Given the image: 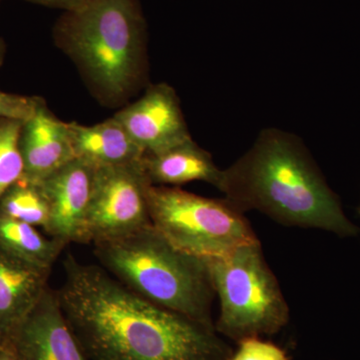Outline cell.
Listing matches in <instances>:
<instances>
[{"label":"cell","mask_w":360,"mask_h":360,"mask_svg":"<svg viewBox=\"0 0 360 360\" xmlns=\"http://www.w3.org/2000/svg\"><path fill=\"white\" fill-rule=\"evenodd\" d=\"M144 155H158L191 141L176 94L158 84L115 116Z\"/></svg>","instance_id":"9"},{"label":"cell","mask_w":360,"mask_h":360,"mask_svg":"<svg viewBox=\"0 0 360 360\" xmlns=\"http://www.w3.org/2000/svg\"><path fill=\"white\" fill-rule=\"evenodd\" d=\"M51 270L0 248V345L6 342L49 288Z\"/></svg>","instance_id":"12"},{"label":"cell","mask_w":360,"mask_h":360,"mask_svg":"<svg viewBox=\"0 0 360 360\" xmlns=\"http://www.w3.org/2000/svg\"><path fill=\"white\" fill-rule=\"evenodd\" d=\"M96 167L78 158L37 182L49 206L45 232L52 238L85 243V217L89 210Z\"/></svg>","instance_id":"10"},{"label":"cell","mask_w":360,"mask_h":360,"mask_svg":"<svg viewBox=\"0 0 360 360\" xmlns=\"http://www.w3.org/2000/svg\"><path fill=\"white\" fill-rule=\"evenodd\" d=\"M0 217L41 227L45 231L49 206L39 184L22 177L9 187L0 198Z\"/></svg>","instance_id":"16"},{"label":"cell","mask_w":360,"mask_h":360,"mask_svg":"<svg viewBox=\"0 0 360 360\" xmlns=\"http://www.w3.org/2000/svg\"><path fill=\"white\" fill-rule=\"evenodd\" d=\"M20 146L25 179L39 182L75 160L68 123L60 122L42 103L34 115L23 122Z\"/></svg>","instance_id":"11"},{"label":"cell","mask_w":360,"mask_h":360,"mask_svg":"<svg viewBox=\"0 0 360 360\" xmlns=\"http://www.w3.org/2000/svg\"><path fill=\"white\" fill-rule=\"evenodd\" d=\"M2 345L20 360H89L51 288Z\"/></svg>","instance_id":"8"},{"label":"cell","mask_w":360,"mask_h":360,"mask_svg":"<svg viewBox=\"0 0 360 360\" xmlns=\"http://www.w3.org/2000/svg\"><path fill=\"white\" fill-rule=\"evenodd\" d=\"M75 158L96 167L139 162L143 153L115 117L86 127L68 123Z\"/></svg>","instance_id":"13"},{"label":"cell","mask_w":360,"mask_h":360,"mask_svg":"<svg viewBox=\"0 0 360 360\" xmlns=\"http://www.w3.org/2000/svg\"><path fill=\"white\" fill-rule=\"evenodd\" d=\"M66 245L51 236L45 238L37 227L0 217V248L25 262L51 269Z\"/></svg>","instance_id":"15"},{"label":"cell","mask_w":360,"mask_h":360,"mask_svg":"<svg viewBox=\"0 0 360 360\" xmlns=\"http://www.w3.org/2000/svg\"><path fill=\"white\" fill-rule=\"evenodd\" d=\"M141 167L153 186H179L205 181L219 187L222 169L191 139L158 155H143Z\"/></svg>","instance_id":"14"},{"label":"cell","mask_w":360,"mask_h":360,"mask_svg":"<svg viewBox=\"0 0 360 360\" xmlns=\"http://www.w3.org/2000/svg\"><path fill=\"white\" fill-rule=\"evenodd\" d=\"M217 189L240 212L257 210L286 226L341 238L359 231L302 141L281 130H264L250 150L222 170Z\"/></svg>","instance_id":"2"},{"label":"cell","mask_w":360,"mask_h":360,"mask_svg":"<svg viewBox=\"0 0 360 360\" xmlns=\"http://www.w3.org/2000/svg\"><path fill=\"white\" fill-rule=\"evenodd\" d=\"M0 360H20L8 345H0Z\"/></svg>","instance_id":"21"},{"label":"cell","mask_w":360,"mask_h":360,"mask_svg":"<svg viewBox=\"0 0 360 360\" xmlns=\"http://www.w3.org/2000/svg\"><path fill=\"white\" fill-rule=\"evenodd\" d=\"M227 360H290L285 352L274 343L259 340V338H245L238 342V348Z\"/></svg>","instance_id":"18"},{"label":"cell","mask_w":360,"mask_h":360,"mask_svg":"<svg viewBox=\"0 0 360 360\" xmlns=\"http://www.w3.org/2000/svg\"><path fill=\"white\" fill-rule=\"evenodd\" d=\"M144 20L137 0H84L59 21L58 34L99 89L127 94L139 75Z\"/></svg>","instance_id":"4"},{"label":"cell","mask_w":360,"mask_h":360,"mask_svg":"<svg viewBox=\"0 0 360 360\" xmlns=\"http://www.w3.org/2000/svg\"><path fill=\"white\" fill-rule=\"evenodd\" d=\"M4 41L0 39V63H2V59H4Z\"/></svg>","instance_id":"22"},{"label":"cell","mask_w":360,"mask_h":360,"mask_svg":"<svg viewBox=\"0 0 360 360\" xmlns=\"http://www.w3.org/2000/svg\"><path fill=\"white\" fill-rule=\"evenodd\" d=\"M94 246L101 267L125 288L158 307L214 328L215 291L205 258L175 248L153 225Z\"/></svg>","instance_id":"3"},{"label":"cell","mask_w":360,"mask_h":360,"mask_svg":"<svg viewBox=\"0 0 360 360\" xmlns=\"http://www.w3.org/2000/svg\"><path fill=\"white\" fill-rule=\"evenodd\" d=\"M150 184L141 160L96 167L85 217V243L125 238L153 225L146 198Z\"/></svg>","instance_id":"7"},{"label":"cell","mask_w":360,"mask_h":360,"mask_svg":"<svg viewBox=\"0 0 360 360\" xmlns=\"http://www.w3.org/2000/svg\"><path fill=\"white\" fill-rule=\"evenodd\" d=\"M42 103L39 97L18 96L0 90V118L25 122Z\"/></svg>","instance_id":"19"},{"label":"cell","mask_w":360,"mask_h":360,"mask_svg":"<svg viewBox=\"0 0 360 360\" xmlns=\"http://www.w3.org/2000/svg\"><path fill=\"white\" fill-rule=\"evenodd\" d=\"M151 224L179 250L200 258L225 257L258 240L245 213L229 200L203 198L176 186L146 191Z\"/></svg>","instance_id":"6"},{"label":"cell","mask_w":360,"mask_h":360,"mask_svg":"<svg viewBox=\"0 0 360 360\" xmlns=\"http://www.w3.org/2000/svg\"><path fill=\"white\" fill-rule=\"evenodd\" d=\"M59 303L89 360H227L214 328L148 302L68 253Z\"/></svg>","instance_id":"1"},{"label":"cell","mask_w":360,"mask_h":360,"mask_svg":"<svg viewBox=\"0 0 360 360\" xmlns=\"http://www.w3.org/2000/svg\"><path fill=\"white\" fill-rule=\"evenodd\" d=\"M27 1L41 4V6L58 7V8L70 11V9L84 2V0H27Z\"/></svg>","instance_id":"20"},{"label":"cell","mask_w":360,"mask_h":360,"mask_svg":"<svg viewBox=\"0 0 360 360\" xmlns=\"http://www.w3.org/2000/svg\"><path fill=\"white\" fill-rule=\"evenodd\" d=\"M205 260L220 303L217 333L239 342L274 335L288 324L290 307L259 241Z\"/></svg>","instance_id":"5"},{"label":"cell","mask_w":360,"mask_h":360,"mask_svg":"<svg viewBox=\"0 0 360 360\" xmlns=\"http://www.w3.org/2000/svg\"><path fill=\"white\" fill-rule=\"evenodd\" d=\"M359 212H360V208H359Z\"/></svg>","instance_id":"23"},{"label":"cell","mask_w":360,"mask_h":360,"mask_svg":"<svg viewBox=\"0 0 360 360\" xmlns=\"http://www.w3.org/2000/svg\"><path fill=\"white\" fill-rule=\"evenodd\" d=\"M22 124L21 120L0 118V198L25 174L20 146Z\"/></svg>","instance_id":"17"}]
</instances>
